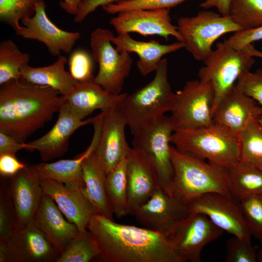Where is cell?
<instances>
[{"label":"cell","instance_id":"obj_46","mask_svg":"<svg viewBox=\"0 0 262 262\" xmlns=\"http://www.w3.org/2000/svg\"><path fill=\"white\" fill-rule=\"evenodd\" d=\"M231 0H205L200 6L205 9L216 8L219 13L223 16H229Z\"/></svg>","mask_w":262,"mask_h":262},{"label":"cell","instance_id":"obj_21","mask_svg":"<svg viewBox=\"0 0 262 262\" xmlns=\"http://www.w3.org/2000/svg\"><path fill=\"white\" fill-rule=\"evenodd\" d=\"M39 177L43 192L55 201L67 220L76 225L80 232L86 231L91 217L97 213L85 191L72 190L61 182Z\"/></svg>","mask_w":262,"mask_h":262},{"label":"cell","instance_id":"obj_47","mask_svg":"<svg viewBox=\"0 0 262 262\" xmlns=\"http://www.w3.org/2000/svg\"><path fill=\"white\" fill-rule=\"evenodd\" d=\"M83 0H62L60 1L59 6L70 15H77Z\"/></svg>","mask_w":262,"mask_h":262},{"label":"cell","instance_id":"obj_14","mask_svg":"<svg viewBox=\"0 0 262 262\" xmlns=\"http://www.w3.org/2000/svg\"><path fill=\"white\" fill-rule=\"evenodd\" d=\"M46 8L44 0H40L34 15L21 20L22 26L15 31L16 34L43 43L53 56H59L62 52L69 53L80 38V33L67 32L58 27L47 16Z\"/></svg>","mask_w":262,"mask_h":262},{"label":"cell","instance_id":"obj_34","mask_svg":"<svg viewBox=\"0 0 262 262\" xmlns=\"http://www.w3.org/2000/svg\"><path fill=\"white\" fill-rule=\"evenodd\" d=\"M229 16L243 30L262 26V0H231Z\"/></svg>","mask_w":262,"mask_h":262},{"label":"cell","instance_id":"obj_28","mask_svg":"<svg viewBox=\"0 0 262 262\" xmlns=\"http://www.w3.org/2000/svg\"><path fill=\"white\" fill-rule=\"evenodd\" d=\"M83 179L85 195L97 213L113 220L106 194V174L95 151L82 162Z\"/></svg>","mask_w":262,"mask_h":262},{"label":"cell","instance_id":"obj_49","mask_svg":"<svg viewBox=\"0 0 262 262\" xmlns=\"http://www.w3.org/2000/svg\"><path fill=\"white\" fill-rule=\"evenodd\" d=\"M0 262H7L6 259V242L0 240Z\"/></svg>","mask_w":262,"mask_h":262},{"label":"cell","instance_id":"obj_35","mask_svg":"<svg viewBox=\"0 0 262 262\" xmlns=\"http://www.w3.org/2000/svg\"><path fill=\"white\" fill-rule=\"evenodd\" d=\"M41 0H0V20L16 31L22 19L35 14L37 3Z\"/></svg>","mask_w":262,"mask_h":262},{"label":"cell","instance_id":"obj_13","mask_svg":"<svg viewBox=\"0 0 262 262\" xmlns=\"http://www.w3.org/2000/svg\"><path fill=\"white\" fill-rule=\"evenodd\" d=\"M191 213L188 202L170 195L160 187L137 209L134 215L145 228L168 236Z\"/></svg>","mask_w":262,"mask_h":262},{"label":"cell","instance_id":"obj_32","mask_svg":"<svg viewBox=\"0 0 262 262\" xmlns=\"http://www.w3.org/2000/svg\"><path fill=\"white\" fill-rule=\"evenodd\" d=\"M30 56L20 50L11 40L0 43V85L13 80L21 79L20 69L28 65Z\"/></svg>","mask_w":262,"mask_h":262},{"label":"cell","instance_id":"obj_7","mask_svg":"<svg viewBox=\"0 0 262 262\" xmlns=\"http://www.w3.org/2000/svg\"><path fill=\"white\" fill-rule=\"evenodd\" d=\"M178 31L184 48L198 61H204L210 54L213 43L222 35L242 30L229 16L203 10L194 16L180 17Z\"/></svg>","mask_w":262,"mask_h":262},{"label":"cell","instance_id":"obj_44","mask_svg":"<svg viewBox=\"0 0 262 262\" xmlns=\"http://www.w3.org/2000/svg\"><path fill=\"white\" fill-rule=\"evenodd\" d=\"M29 150V146L20 142L13 137L0 131V154H9L16 156L19 151Z\"/></svg>","mask_w":262,"mask_h":262},{"label":"cell","instance_id":"obj_12","mask_svg":"<svg viewBox=\"0 0 262 262\" xmlns=\"http://www.w3.org/2000/svg\"><path fill=\"white\" fill-rule=\"evenodd\" d=\"M188 204L191 213L206 215L223 231L233 236L250 239L252 233L240 201L231 196L210 193L193 199Z\"/></svg>","mask_w":262,"mask_h":262},{"label":"cell","instance_id":"obj_43","mask_svg":"<svg viewBox=\"0 0 262 262\" xmlns=\"http://www.w3.org/2000/svg\"><path fill=\"white\" fill-rule=\"evenodd\" d=\"M27 165L26 164L19 161L15 155L9 154H0V174L2 177H11Z\"/></svg>","mask_w":262,"mask_h":262},{"label":"cell","instance_id":"obj_33","mask_svg":"<svg viewBox=\"0 0 262 262\" xmlns=\"http://www.w3.org/2000/svg\"><path fill=\"white\" fill-rule=\"evenodd\" d=\"M99 254L97 242L87 229L70 241L56 262H89Z\"/></svg>","mask_w":262,"mask_h":262},{"label":"cell","instance_id":"obj_1","mask_svg":"<svg viewBox=\"0 0 262 262\" xmlns=\"http://www.w3.org/2000/svg\"><path fill=\"white\" fill-rule=\"evenodd\" d=\"M106 262H182L168 236L96 213L87 227Z\"/></svg>","mask_w":262,"mask_h":262},{"label":"cell","instance_id":"obj_10","mask_svg":"<svg viewBox=\"0 0 262 262\" xmlns=\"http://www.w3.org/2000/svg\"><path fill=\"white\" fill-rule=\"evenodd\" d=\"M175 94V104L170 116L174 130L213 123L214 92L211 82L199 79L189 81Z\"/></svg>","mask_w":262,"mask_h":262},{"label":"cell","instance_id":"obj_37","mask_svg":"<svg viewBox=\"0 0 262 262\" xmlns=\"http://www.w3.org/2000/svg\"><path fill=\"white\" fill-rule=\"evenodd\" d=\"M239 201L252 235L261 241L262 239V194L247 196Z\"/></svg>","mask_w":262,"mask_h":262},{"label":"cell","instance_id":"obj_6","mask_svg":"<svg viewBox=\"0 0 262 262\" xmlns=\"http://www.w3.org/2000/svg\"><path fill=\"white\" fill-rule=\"evenodd\" d=\"M255 62L253 57L243 49L233 48L226 40L216 44L198 72L199 79L211 82L214 90L212 115L221 99L235 85V82L242 74L250 71Z\"/></svg>","mask_w":262,"mask_h":262},{"label":"cell","instance_id":"obj_29","mask_svg":"<svg viewBox=\"0 0 262 262\" xmlns=\"http://www.w3.org/2000/svg\"><path fill=\"white\" fill-rule=\"evenodd\" d=\"M228 169L230 195L240 201L247 196L262 194V171L240 161Z\"/></svg>","mask_w":262,"mask_h":262},{"label":"cell","instance_id":"obj_4","mask_svg":"<svg viewBox=\"0 0 262 262\" xmlns=\"http://www.w3.org/2000/svg\"><path fill=\"white\" fill-rule=\"evenodd\" d=\"M176 102L168 80V61L163 58L154 78L131 94H126L117 108L132 134L171 112Z\"/></svg>","mask_w":262,"mask_h":262},{"label":"cell","instance_id":"obj_25","mask_svg":"<svg viewBox=\"0 0 262 262\" xmlns=\"http://www.w3.org/2000/svg\"><path fill=\"white\" fill-rule=\"evenodd\" d=\"M55 201L44 193L33 220L53 246L62 253L80 231L76 225L66 220Z\"/></svg>","mask_w":262,"mask_h":262},{"label":"cell","instance_id":"obj_30","mask_svg":"<svg viewBox=\"0 0 262 262\" xmlns=\"http://www.w3.org/2000/svg\"><path fill=\"white\" fill-rule=\"evenodd\" d=\"M126 158L107 174L105 181L107 198L113 214L118 218L128 214Z\"/></svg>","mask_w":262,"mask_h":262},{"label":"cell","instance_id":"obj_5","mask_svg":"<svg viewBox=\"0 0 262 262\" xmlns=\"http://www.w3.org/2000/svg\"><path fill=\"white\" fill-rule=\"evenodd\" d=\"M171 143L179 150L192 154L228 168L239 161V137L215 123L175 129Z\"/></svg>","mask_w":262,"mask_h":262},{"label":"cell","instance_id":"obj_48","mask_svg":"<svg viewBox=\"0 0 262 262\" xmlns=\"http://www.w3.org/2000/svg\"><path fill=\"white\" fill-rule=\"evenodd\" d=\"M241 49H243L245 51L252 57H257L262 58V52L255 49L252 44H248Z\"/></svg>","mask_w":262,"mask_h":262},{"label":"cell","instance_id":"obj_3","mask_svg":"<svg viewBox=\"0 0 262 262\" xmlns=\"http://www.w3.org/2000/svg\"><path fill=\"white\" fill-rule=\"evenodd\" d=\"M174 169L172 195L187 202L202 195H230L228 169L171 146Z\"/></svg>","mask_w":262,"mask_h":262},{"label":"cell","instance_id":"obj_22","mask_svg":"<svg viewBox=\"0 0 262 262\" xmlns=\"http://www.w3.org/2000/svg\"><path fill=\"white\" fill-rule=\"evenodd\" d=\"M8 186L16 214L17 229L33 219L44 192L39 176L30 165L10 177Z\"/></svg>","mask_w":262,"mask_h":262},{"label":"cell","instance_id":"obj_27","mask_svg":"<svg viewBox=\"0 0 262 262\" xmlns=\"http://www.w3.org/2000/svg\"><path fill=\"white\" fill-rule=\"evenodd\" d=\"M67 62V58L61 55L49 66L35 67L26 65L20 69L21 79L31 83L49 86L66 97L78 82L66 70Z\"/></svg>","mask_w":262,"mask_h":262},{"label":"cell","instance_id":"obj_41","mask_svg":"<svg viewBox=\"0 0 262 262\" xmlns=\"http://www.w3.org/2000/svg\"><path fill=\"white\" fill-rule=\"evenodd\" d=\"M235 86L262 107V68L242 74Z\"/></svg>","mask_w":262,"mask_h":262},{"label":"cell","instance_id":"obj_40","mask_svg":"<svg viewBox=\"0 0 262 262\" xmlns=\"http://www.w3.org/2000/svg\"><path fill=\"white\" fill-rule=\"evenodd\" d=\"M92 58L82 49L74 51L70 55L68 60L69 72L77 82L94 80Z\"/></svg>","mask_w":262,"mask_h":262},{"label":"cell","instance_id":"obj_39","mask_svg":"<svg viewBox=\"0 0 262 262\" xmlns=\"http://www.w3.org/2000/svg\"><path fill=\"white\" fill-rule=\"evenodd\" d=\"M225 262H256L257 252L252 247L250 239L233 236L227 243Z\"/></svg>","mask_w":262,"mask_h":262},{"label":"cell","instance_id":"obj_9","mask_svg":"<svg viewBox=\"0 0 262 262\" xmlns=\"http://www.w3.org/2000/svg\"><path fill=\"white\" fill-rule=\"evenodd\" d=\"M113 35L108 29L97 28L90 35V47L92 57L98 65L95 82L108 92L119 95L130 73L132 59L130 53L118 51L113 46Z\"/></svg>","mask_w":262,"mask_h":262},{"label":"cell","instance_id":"obj_31","mask_svg":"<svg viewBox=\"0 0 262 262\" xmlns=\"http://www.w3.org/2000/svg\"><path fill=\"white\" fill-rule=\"evenodd\" d=\"M239 161L262 171V126L251 120L239 135Z\"/></svg>","mask_w":262,"mask_h":262},{"label":"cell","instance_id":"obj_36","mask_svg":"<svg viewBox=\"0 0 262 262\" xmlns=\"http://www.w3.org/2000/svg\"><path fill=\"white\" fill-rule=\"evenodd\" d=\"M4 178L0 187V240L7 243L17 230V222L8 181Z\"/></svg>","mask_w":262,"mask_h":262},{"label":"cell","instance_id":"obj_16","mask_svg":"<svg viewBox=\"0 0 262 262\" xmlns=\"http://www.w3.org/2000/svg\"><path fill=\"white\" fill-rule=\"evenodd\" d=\"M118 34L136 33L143 36H170L183 42L177 26L171 23L169 9H135L118 13L110 21Z\"/></svg>","mask_w":262,"mask_h":262},{"label":"cell","instance_id":"obj_19","mask_svg":"<svg viewBox=\"0 0 262 262\" xmlns=\"http://www.w3.org/2000/svg\"><path fill=\"white\" fill-rule=\"evenodd\" d=\"M58 114L56 123L47 133L27 143L28 150H37L45 162L63 156L68 149L72 134L79 128L92 124L94 120V117L82 119L70 108L66 98Z\"/></svg>","mask_w":262,"mask_h":262},{"label":"cell","instance_id":"obj_51","mask_svg":"<svg viewBox=\"0 0 262 262\" xmlns=\"http://www.w3.org/2000/svg\"><path fill=\"white\" fill-rule=\"evenodd\" d=\"M261 243V247L257 252V261L260 262H262V239L260 241Z\"/></svg>","mask_w":262,"mask_h":262},{"label":"cell","instance_id":"obj_42","mask_svg":"<svg viewBox=\"0 0 262 262\" xmlns=\"http://www.w3.org/2000/svg\"><path fill=\"white\" fill-rule=\"evenodd\" d=\"M261 40L262 26L253 29L243 30L235 32L225 40L233 48L241 49L248 44Z\"/></svg>","mask_w":262,"mask_h":262},{"label":"cell","instance_id":"obj_17","mask_svg":"<svg viewBox=\"0 0 262 262\" xmlns=\"http://www.w3.org/2000/svg\"><path fill=\"white\" fill-rule=\"evenodd\" d=\"M102 113L100 137L95 153L106 175L126 158L131 148L125 136L126 122L117 107Z\"/></svg>","mask_w":262,"mask_h":262},{"label":"cell","instance_id":"obj_38","mask_svg":"<svg viewBox=\"0 0 262 262\" xmlns=\"http://www.w3.org/2000/svg\"><path fill=\"white\" fill-rule=\"evenodd\" d=\"M187 0H120L116 3L102 7L110 14L135 9H170Z\"/></svg>","mask_w":262,"mask_h":262},{"label":"cell","instance_id":"obj_26","mask_svg":"<svg viewBox=\"0 0 262 262\" xmlns=\"http://www.w3.org/2000/svg\"><path fill=\"white\" fill-rule=\"evenodd\" d=\"M127 93L115 95L104 89L94 80L78 82L72 92L66 97L70 108L82 119L96 110L117 107Z\"/></svg>","mask_w":262,"mask_h":262},{"label":"cell","instance_id":"obj_45","mask_svg":"<svg viewBox=\"0 0 262 262\" xmlns=\"http://www.w3.org/2000/svg\"><path fill=\"white\" fill-rule=\"evenodd\" d=\"M120 0H83L82 5L75 16L74 21L76 23L82 22L91 13L95 11L98 7L114 4Z\"/></svg>","mask_w":262,"mask_h":262},{"label":"cell","instance_id":"obj_20","mask_svg":"<svg viewBox=\"0 0 262 262\" xmlns=\"http://www.w3.org/2000/svg\"><path fill=\"white\" fill-rule=\"evenodd\" d=\"M102 113L94 116L92 125L94 133L90 144L86 150L72 159H64L50 163H41L30 165L39 176L51 179L63 183L74 190L84 191L85 185L82 167V161L94 152L98 144L101 128Z\"/></svg>","mask_w":262,"mask_h":262},{"label":"cell","instance_id":"obj_15","mask_svg":"<svg viewBox=\"0 0 262 262\" xmlns=\"http://www.w3.org/2000/svg\"><path fill=\"white\" fill-rule=\"evenodd\" d=\"M60 254L33 219L6 243L7 262H56Z\"/></svg>","mask_w":262,"mask_h":262},{"label":"cell","instance_id":"obj_24","mask_svg":"<svg viewBox=\"0 0 262 262\" xmlns=\"http://www.w3.org/2000/svg\"><path fill=\"white\" fill-rule=\"evenodd\" d=\"M111 41L118 51L134 52L138 55L136 66L143 76L155 72L164 55L184 48L182 42L162 44L154 40L141 41L133 39L129 33L118 34L116 36L113 35Z\"/></svg>","mask_w":262,"mask_h":262},{"label":"cell","instance_id":"obj_50","mask_svg":"<svg viewBox=\"0 0 262 262\" xmlns=\"http://www.w3.org/2000/svg\"><path fill=\"white\" fill-rule=\"evenodd\" d=\"M258 122L262 126V107L259 106L258 110V113L256 117Z\"/></svg>","mask_w":262,"mask_h":262},{"label":"cell","instance_id":"obj_23","mask_svg":"<svg viewBox=\"0 0 262 262\" xmlns=\"http://www.w3.org/2000/svg\"><path fill=\"white\" fill-rule=\"evenodd\" d=\"M259 105L235 85L225 96L213 114V122L239 137L249 121L257 117Z\"/></svg>","mask_w":262,"mask_h":262},{"label":"cell","instance_id":"obj_8","mask_svg":"<svg viewBox=\"0 0 262 262\" xmlns=\"http://www.w3.org/2000/svg\"><path fill=\"white\" fill-rule=\"evenodd\" d=\"M174 131L170 116L165 115L133 134L132 147L143 151L153 165L160 186L172 195L174 169L171 157V138Z\"/></svg>","mask_w":262,"mask_h":262},{"label":"cell","instance_id":"obj_2","mask_svg":"<svg viewBox=\"0 0 262 262\" xmlns=\"http://www.w3.org/2000/svg\"><path fill=\"white\" fill-rule=\"evenodd\" d=\"M66 97L21 79L0 85V131L25 142L58 113Z\"/></svg>","mask_w":262,"mask_h":262},{"label":"cell","instance_id":"obj_11","mask_svg":"<svg viewBox=\"0 0 262 262\" xmlns=\"http://www.w3.org/2000/svg\"><path fill=\"white\" fill-rule=\"evenodd\" d=\"M223 232L206 215L191 213L168 237L182 262H199L203 248Z\"/></svg>","mask_w":262,"mask_h":262},{"label":"cell","instance_id":"obj_18","mask_svg":"<svg viewBox=\"0 0 262 262\" xmlns=\"http://www.w3.org/2000/svg\"><path fill=\"white\" fill-rule=\"evenodd\" d=\"M126 161L128 213L134 215L161 187L153 165L143 151L131 147Z\"/></svg>","mask_w":262,"mask_h":262}]
</instances>
